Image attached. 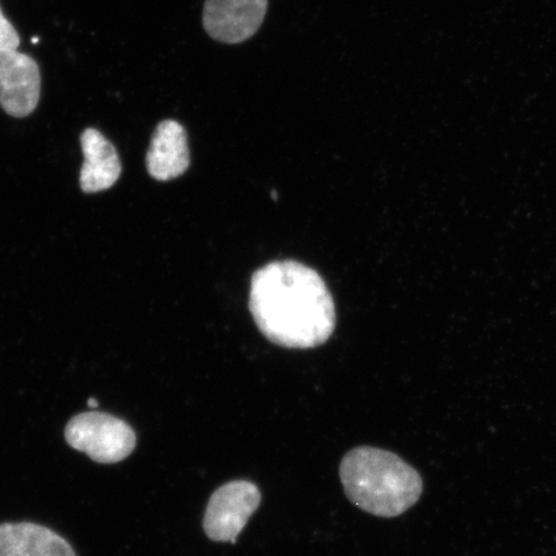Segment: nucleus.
Here are the masks:
<instances>
[{"label": "nucleus", "mask_w": 556, "mask_h": 556, "mask_svg": "<svg viewBox=\"0 0 556 556\" xmlns=\"http://www.w3.org/2000/svg\"><path fill=\"white\" fill-rule=\"evenodd\" d=\"M33 43H34V45H37V43H38V38H34V39H33Z\"/></svg>", "instance_id": "12"}, {"label": "nucleus", "mask_w": 556, "mask_h": 556, "mask_svg": "<svg viewBox=\"0 0 556 556\" xmlns=\"http://www.w3.org/2000/svg\"><path fill=\"white\" fill-rule=\"evenodd\" d=\"M146 165L160 182L176 179L189 169L190 150L186 129L176 121L160 123L152 135Z\"/></svg>", "instance_id": "7"}, {"label": "nucleus", "mask_w": 556, "mask_h": 556, "mask_svg": "<svg viewBox=\"0 0 556 556\" xmlns=\"http://www.w3.org/2000/svg\"><path fill=\"white\" fill-rule=\"evenodd\" d=\"M80 143L85 154L80 170L81 190L96 193L111 189L122 174V163L115 146L94 128L83 131Z\"/></svg>", "instance_id": "8"}, {"label": "nucleus", "mask_w": 556, "mask_h": 556, "mask_svg": "<svg viewBox=\"0 0 556 556\" xmlns=\"http://www.w3.org/2000/svg\"><path fill=\"white\" fill-rule=\"evenodd\" d=\"M340 479L354 505L381 518L402 516L424 491L419 471L393 452L375 447L348 452L340 464Z\"/></svg>", "instance_id": "2"}, {"label": "nucleus", "mask_w": 556, "mask_h": 556, "mask_svg": "<svg viewBox=\"0 0 556 556\" xmlns=\"http://www.w3.org/2000/svg\"><path fill=\"white\" fill-rule=\"evenodd\" d=\"M249 305L263 336L280 346L308 350L324 344L336 329L328 287L315 269L299 262H274L256 270Z\"/></svg>", "instance_id": "1"}, {"label": "nucleus", "mask_w": 556, "mask_h": 556, "mask_svg": "<svg viewBox=\"0 0 556 556\" xmlns=\"http://www.w3.org/2000/svg\"><path fill=\"white\" fill-rule=\"evenodd\" d=\"M40 68L30 55L0 51V106L13 117L34 113L40 100Z\"/></svg>", "instance_id": "6"}, {"label": "nucleus", "mask_w": 556, "mask_h": 556, "mask_svg": "<svg viewBox=\"0 0 556 556\" xmlns=\"http://www.w3.org/2000/svg\"><path fill=\"white\" fill-rule=\"evenodd\" d=\"M65 440L99 464L121 463L137 446L136 432L127 421L99 412L74 416L65 428Z\"/></svg>", "instance_id": "3"}, {"label": "nucleus", "mask_w": 556, "mask_h": 556, "mask_svg": "<svg viewBox=\"0 0 556 556\" xmlns=\"http://www.w3.org/2000/svg\"><path fill=\"white\" fill-rule=\"evenodd\" d=\"M0 556H76L59 533L35 523L0 525Z\"/></svg>", "instance_id": "9"}, {"label": "nucleus", "mask_w": 556, "mask_h": 556, "mask_svg": "<svg viewBox=\"0 0 556 556\" xmlns=\"http://www.w3.org/2000/svg\"><path fill=\"white\" fill-rule=\"evenodd\" d=\"M88 406H89L90 408H97V407H99V403H97V401H96V400L90 399V400L88 401Z\"/></svg>", "instance_id": "11"}, {"label": "nucleus", "mask_w": 556, "mask_h": 556, "mask_svg": "<svg viewBox=\"0 0 556 556\" xmlns=\"http://www.w3.org/2000/svg\"><path fill=\"white\" fill-rule=\"evenodd\" d=\"M261 502V491L252 482L233 481L219 486L206 506L203 521L206 536L235 544Z\"/></svg>", "instance_id": "4"}, {"label": "nucleus", "mask_w": 556, "mask_h": 556, "mask_svg": "<svg viewBox=\"0 0 556 556\" xmlns=\"http://www.w3.org/2000/svg\"><path fill=\"white\" fill-rule=\"evenodd\" d=\"M20 41L17 30L5 18L2 9H0V51H17Z\"/></svg>", "instance_id": "10"}, {"label": "nucleus", "mask_w": 556, "mask_h": 556, "mask_svg": "<svg viewBox=\"0 0 556 556\" xmlns=\"http://www.w3.org/2000/svg\"><path fill=\"white\" fill-rule=\"evenodd\" d=\"M268 0H205L203 25L208 37L225 45H240L261 29Z\"/></svg>", "instance_id": "5"}]
</instances>
